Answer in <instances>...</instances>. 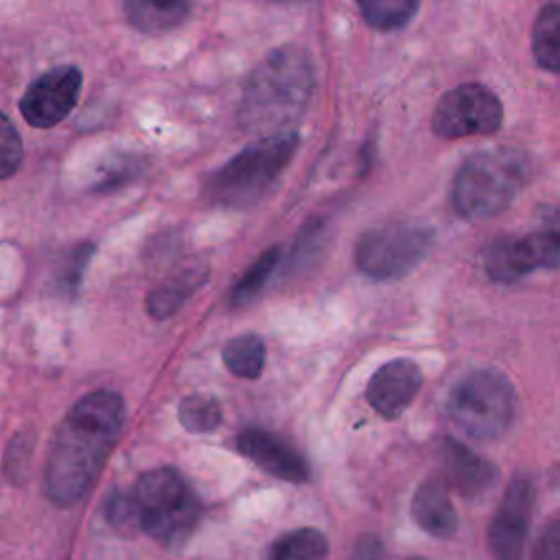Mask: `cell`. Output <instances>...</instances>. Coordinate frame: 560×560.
Returning a JSON list of instances; mask_svg holds the SVG:
<instances>
[{
  "label": "cell",
  "instance_id": "6da1fadb",
  "mask_svg": "<svg viewBox=\"0 0 560 560\" xmlns=\"http://www.w3.org/2000/svg\"><path fill=\"white\" fill-rule=\"evenodd\" d=\"M125 427V400L118 392L96 389L66 413L50 444L44 470L46 497L66 508L85 497L98 479Z\"/></svg>",
  "mask_w": 560,
  "mask_h": 560
},
{
  "label": "cell",
  "instance_id": "7a4b0ae2",
  "mask_svg": "<svg viewBox=\"0 0 560 560\" xmlns=\"http://www.w3.org/2000/svg\"><path fill=\"white\" fill-rule=\"evenodd\" d=\"M107 521L120 529H140L164 547L182 545L201 518V501L184 475L171 466L142 472L129 492H114Z\"/></svg>",
  "mask_w": 560,
  "mask_h": 560
},
{
  "label": "cell",
  "instance_id": "3957f363",
  "mask_svg": "<svg viewBox=\"0 0 560 560\" xmlns=\"http://www.w3.org/2000/svg\"><path fill=\"white\" fill-rule=\"evenodd\" d=\"M315 90L311 55L298 46L271 50L245 79L238 120L247 131L276 133L291 129Z\"/></svg>",
  "mask_w": 560,
  "mask_h": 560
},
{
  "label": "cell",
  "instance_id": "277c9868",
  "mask_svg": "<svg viewBox=\"0 0 560 560\" xmlns=\"http://www.w3.org/2000/svg\"><path fill=\"white\" fill-rule=\"evenodd\" d=\"M529 160L512 147L486 149L470 155L453 179V208L468 221L503 212L529 182Z\"/></svg>",
  "mask_w": 560,
  "mask_h": 560
},
{
  "label": "cell",
  "instance_id": "5b68a950",
  "mask_svg": "<svg viewBox=\"0 0 560 560\" xmlns=\"http://www.w3.org/2000/svg\"><path fill=\"white\" fill-rule=\"evenodd\" d=\"M298 144L300 133L295 129L267 133L247 144L221 168L208 175L203 184L206 199L214 206L234 210L254 206L287 168Z\"/></svg>",
  "mask_w": 560,
  "mask_h": 560
},
{
  "label": "cell",
  "instance_id": "8992f818",
  "mask_svg": "<svg viewBox=\"0 0 560 560\" xmlns=\"http://www.w3.org/2000/svg\"><path fill=\"white\" fill-rule=\"evenodd\" d=\"M451 422L470 440L501 438L516 411V394L508 376L497 370H475L459 378L446 398Z\"/></svg>",
  "mask_w": 560,
  "mask_h": 560
},
{
  "label": "cell",
  "instance_id": "52a82bcc",
  "mask_svg": "<svg viewBox=\"0 0 560 560\" xmlns=\"http://www.w3.org/2000/svg\"><path fill=\"white\" fill-rule=\"evenodd\" d=\"M433 241L435 232L427 223L409 219L387 221L359 238L354 265L372 280H398L424 260Z\"/></svg>",
  "mask_w": 560,
  "mask_h": 560
},
{
  "label": "cell",
  "instance_id": "ba28073f",
  "mask_svg": "<svg viewBox=\"0 0 560 560\" xmlns=\"http://www.w3.org/2000/svg\"><path fill=\"white\" fill-rule=\"evenodd\" d=\"M560 267V206L547 210L527 234L501 236L488 243L483 269L497 282H514L536 269Z\"/></svg>",
  "mask_w": 560,
  "mask_h": 560
},
{
  "label": "cell",
  "instance_id": "9c48e42d",
  "mask_svg": "<svg viewBox=\"0 0 560 560\" xmlns=\"http://www.w3.org/2000/svg\"><path fill=\"white\" fill-rule=\"evenodd\" d=\"M503 122L499 96L479 83H464L444 92L433 109L431 129L446 140L490 136Z\"/></svg>",
  "mask_w": 560,
  "mask_h": 560
},
{
  "label": "cell",
  "instance_id": "30bf717a",
  "mask_svg": "<svg viewBox=\"0 0 560 560\" xmlns=\"http://www.w3.org/2000/svg\"><path fill=\"white\" fill-rule=\"evenodd\" d=\"M83 72L77 66H57L35 77L20 98L22 118L37 129L59 125L77 105Z\"/></svg>",
  "mask_w": 560,
  "mask_h": 560
},
{
  "label": "cell",
  "instance_id": "8fae6325",
  "mask_svg": "<svg viewBox=\"0 0 560 560\" xmlns=\"http://www.w3.org/2000/svg\"><path fill=\"white\" fill-rule=\"evenodd\" d=\"M534 508V488L525 475L514 477L488 527V547L494 560H523Z\"/></svg>",
  "mask_w": 560,
  "mask_h": 560
},
{
  "label": "cell",
  "instance_id": "7c38bea8",
  "mask_svg": "<svg viewBox=\"0 0 560 560\" xmlns=\"http://www.w3.org/2000/svg\"><path fill=\"white\" fill-rule=\"evenodd\" d=\"M236 448L258 468L282 481L304 483L311 477V468L304 455L284 438L269 433L265 429L241 431L236 438Z\"/></svg>",
  "mask_w": 560,
  "mask_h": 560
},
{
  "label": "cell",
  "instance_id": "4fadbf2b",
  "mask_svg": "<svg viewBox=\"0 0 560 560\" xmlns=\"http://www.w3.org/2000/svg\"><path fill=\"white\" fill-rule=\"evenodd\" d=\"M422 385V372L411 359H392L370 378L365 396L370 407L385 420L402 416Z\"/></svg>",
  "mask_w": 560,
  "mask_h": 560
},
{
  "label": "cell",
  "instance_id": "5bb4252c",
  "mask_svg": "<svg viewBox=\"0 0 560 560\" xmlns=\"http://www.w3.org/2000/svg\"><path fill=\"white\" fill-rule=\"evenodd\" d=\"M442 466L444 481L466 499L488 492L499 479V470L488 459L479 457L453 438L442 442Z\"/></svg>",
  "mask_w": 560,
  "mask_h": 560
},
{
  "label": "cell",
  "instance_id": "9a60e30c",
  "mask_svg": "<svg viewBox=\"0 0 560 560\" xmlns=\"http://www.w3.org/2000/svg\"><path fill=\"white\" fill-rule=\"evenodd\" d=\"M411 516L418 527L435 538H451L457 532V512L444 477H429L418 486L411 499Z\"/></svg>",
  "mask_w": 560,
  "mask_h": 560
},
{
  "label": "cell",
  "instance_id": "2e32d148",
  "mask_svg": "<svg viewBox=\"0 0 560 560\" xmlns=\"http://www.w3.org/2000/svg\"><path fill=\"white\" fill-rule=\"evenodd\" d=\"M208 278V267L190 265L155 287L147 298V311L155 319H166L182 308L190 293H195Z\"/></svg>",
  "mask_w": 560,
  "mask_h": 560
},
{
  "label": "cell",
  "instance_id": "e0dca14e",
  "mask_svg": "<svg viewBox=\"0 0 560 560\" xmlns=\"http://www.w3.org/2000/svg\"><path fill=\"white\" fill-rule=\"evenodd\" d=\"M127 22L142 33L155 35L171 31L179 26L188 13L190 4L188 2H147V0H127L122 4Z\"/></svg>",
  "mask_w": 560,
  "mask_h": 560
},
{
  "label": "cell",
  "instance_id": "ac0fdd59",
  "mask_svg": "<svg viewBox=\"0 0 560 560\" xmlns=\"http://www.w3.org/2000/svg\"><path fill=\"white\" fill-rule=\"evenodd\" d=\"M532 52L542 70L560 72V4H545L532 26Z\"/></svg>",
  "mask_w": 560,
  "mask_h": 560
},
{
  "label": "cell",
  "instance_id": "d6986e66",
  "mask_svg": "<svg viewBox=\"0 0 560 560\" xmlns=\"http://www.w3.org/2000/svg\"><path fill=\"white\" fill-rule=\"evenodd\" d=\"M223 363L225 368L238 376V378H258L262 368H265V359H267V348L265 341L254 335V332H243L236 335L232 339H228V343L221 350Z\"/></svg>",
  "mask_w": 560,
  "mask_h": 560
},
{
  "label": "cell",
  "instance_id": "ffe728a7",
  "mask_svg": "<svg viewBox=\"0 0 560 560\" xmlns=\"http://www.w3.org/2000/svg\"><path fill=\"white\" fill-rule=\"evenodd\" d=\"M328 549V538L319 529L300 527L276 538L269 560H326Z\"/></svg>",
  "mask_w": 560,
  "mask_h": 560
},
{
  "label": "cell",
  "instance_id": "44dd1931",
  "mask_svg": "<svg viewBox=\"0 0 560 560\" xmlns=\"http://www.w3.org/2000/svg\"><path fill=\"white\" fill-rule=\"evenodd\" d=\"M359 11L368 26H372L376 31H398L413 18V13L418 11V2H413V0H363V2H359Z\"/></svg>",
  "mask_w": 560,
  "mask_h": 560
},
{
  "label": "cell",
  "instance_id": "7402d4cb",
  "mask_svg": "<svg viewBox=\"0 0 560 560\" xmlns=\"http://www.w3.org/2000/svg\"><path fill=\"white\" fill-rule=\"evenodd\" d=\"M177 418L179 424L190 433H210L221 424L223 411L212 396L192 394L182 398L177 407Z\"/></svg>",
  "mask_w": 560,
  "mask_h": 560
},
{
  "label": "cell",
  "instance_id": "603a6c76",
  "mask_svg": "<svg viewBox=\"0 0 560 560\" xmlns=\"http://www.w3.org/2000/svg\"><path fill=\"white\" fill-rule=\"evenodd\" d=\"M280 262V247L273 245L269 249H265L256 262L245 271V276L234 284L232 289V306H243L247 302H252L258 291L265 287V282L269 280V276L273 273V269Z\"/></svg>",
  "mask_w": 560,
  "mask_h": 560
},
{
  "label": "cell",
  "instance_id": "cb8c5ba5",
  "mask_svg": "<svg viewBox=\"0 0 560 560\" xmlns=\"http://www.w3.org/2000/svg\"><path fill=\"white\" fill-rule=\"evenodd\" d=\"M94 254V245L92 243H81L79 247H74L72 252H68V256L61 260V267H59V273H57V289L68 295V298H74L81 289V282H83V273H85V267L90 262Z\"/></svg>",
  "mask_w": 560,
  "mask_h": 560
},
{
  "label": "cell",
  "instance_id": "d4e9b609",
  "mask_svg": "<svg viewBox=\"0 0 560 560\" xmlns=\"http://www.w3.org/2000/svg\"><path fill=\"white\" fill-rule=\"evenodd\" d=\"M140 171H142V162H140L138 155H120L103 168L94 188L96 190H112V188L125 186L129 179L138 177Z\"/></svg>",
  "mask_w": 560,
  "mask_h": 560
},
{
  "label": "cell",
  "instance_id": "484cf974",
  "mask_svg": "<svg viewBox=\"0 0 560 560\" xmlns=\"http://www.w3.org/2000/svg\"><path fill=\"white\" fill-rule=\"evenodd\" d=\"M22 140L9 116L2 118V129H0V175L7 179L11 177L20 162H22Z\"/></svg>",
  "mask_w": 560,
  "mask_h": 560
},
{
  "label": "cell",
  "instance_id": "4316f807",
  "mask_svg": "<svg viewBox=\"0 0 560 560\" xmlns=\"http://www.w3.org/2000/svg\"><path fill=\"white\" fill-rule=\"evenodd\" d=\"M532 560H560V518L551 521L534 542Z\"/></svg>",
  "mask_w": 560,
  "mask_h": 560
},
{
  "label": "cell",
  "instance_id": "83f0119b",
  "mask_svg": "<svg viewBox=\"0 0 560 560\" xmlns=\"http://www.w3.org/2000/svg\"><path fill=\"white\" fill-rule=\"evenodd\" d=\"M352 560H385V547L378 536L361 534L354 542Z\"/></svg>",
  "mask_w": 560,
  "mask_h": 560
},
{
  "label": "cell",
  "instance_id": "f1b7e54d",
  "mask_svg": "<svg viewBox=\"0 0 560 560\" xmlns=\"http://www.w3.org/2000/svg\"><path fill=\"white\" fill-rule=\"evenodd\" d=\"M556 481H558V486H560V464H558V468H556Z\"/></svg>",
  "mask_w": 560,
  "mask_h": 560
},
{
  "label": "cell",
  "instance_id": "f546056e",
  "mask_svg": "<svg viewBox=\"0 0 560 560\" xmlns=\"http://www.w3.org/2000/svg\"><path fill=\"white\" fill-rule=\"evenodd\" d=\"M407 560H427V558H422V556H411V558H407Z\"/></svg>",
  "mask_w": 560,
  "mask_h": 560
}]
</instances>
